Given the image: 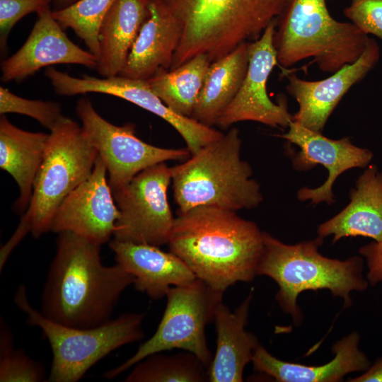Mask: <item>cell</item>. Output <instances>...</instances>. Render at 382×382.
I'll return each instance as SVG.
<instances>
[{"label":"cell","instance_id":"cell-1","mask_svg":"<svg viewBox=\"0 0 382 382\" xmlns=\"http://www.w3.org/2000/svg\"><path fill=\"white\" fill-rule=\"evenodd\" d=\"M56 244L40 311L52 321L75 328H93L110 320L134 277L117 263L104 265L100 245L75 233H58Z\"/></svg>","mask_w":382,"mask_h":382},{"label":"cell","instance_id":"cell-2","mask_svg":"<svg viewBox=\"0 0 382 382\" xmlns=\"http://www.w3.org/2000/svg\"><path fill=\"white\" fill-rule=\"evenodd\" d=\"M168 244L197 279L224 294L257 275L264 232L236 212L197 207L178 214Z\"/></svg>","mask_w":382,"mask_h":382},{"label":"cell","instance_id":"cell-3","mask_svg":"<svg viewBox=\"0 0 382 382\" xmlns=\"http://www.w3.org/2000/svg\"><path fill=\"white\" fill-rule=\"evenodd\" d=\"M182 26L170 70L199 54L212 63L258 40L285 0H161Z\"/></svg>","mask_w":382,"mask_h":382},{"label":"cell","instance_id":"cell-4","mask_svg":"<svg viewBox=\"0 0 382 382\" xmlns=\"http://www.w3.org/2000/svg\"><path fill=\"white\" fill-rule=\"evenodd\" d=\"M239 130L232 127L202 147L183 163L171 167L173 196L178 213L197 207L237 212L263 201L253 170L241 158Z\"/></svg>","mask_w":382,"mask_h":382},{"label":"cell","instance_id":"cell-5","mask_svg":"<svg viewBox=\"0 0 382 382\" xmlns=\"http://www.w3.org/2000/svg\"><path fill=\"white\" fill-rule=\"evenodd\" d=\"M98 151L79 125L64 117L49 133L28 209L10 239L1 247L0 267L28 234L35 238L51 231L64 199L91 174Z\"/></svg>","mask_w":382,"mask_h":382},{"label":"cell","instance_id":"cell-6","mask_svg":"<svg viewBox=\"0 0 382 382\" xmlns=\"http://www.w3.org/2000/svg\"><path fill=\"white\" fill-rule=\"evenodd\" d=\"M323 239L289 245L264 232V248L257 275L272 278L278 285L276 300L296 323L302 318L296 301L303 291L328 289L352 303L350 294L364 291L369 282L363 275V260L354 256L345 260L331 259L318 250Z\"/></svg>","mask_w":382,"mask_h":382},{"label":"cell","instance_id":"cell-7","mask_svg":"<svg viewBox=\"0 0 382 382\" xmlns=\"http://www.w3.org/2000/svg\"><path fill=\"white\" fill-rule=\"evenodd\" d=\"M369 39L352 23L335 19L325 0H285L273 44L284 69L311 59L320 71L332 74L355 62Z\"/></svg>","mask_w":382,"mask_h":382},{"label":"cell","instance_id":"cell-8","mask_svg":"<svg viewBox=\"0 0 382 382\" xmlns=\"http://www.w3.org/2000/svg\"><path fill=\"white\" fill-rule=\"evenodd\" d=\"M14 303L27 315L26 323L38 327L52 353L49 382H76L110 352L144 337V313H129L93 328H75L52 321L34 308L24 284Z\"/></svg>","mask_w":382,"mask_h":382},{"label":"cell","instance_id":"cell-9","mask_svg":"<svg viewBox=\"0 0 382 382\" xmlns=\"http://www.w3.org/2000/svg\"><path fill=\"white\" fill-rule=\"evenodd\" d=\"M223 295L197 278L190 284L170 287L166 296L163 315L152 337L128 359L105 372L103 377L111 380L151 354L174 349L193 353L209 367L212 357L205 328L214 320Z\"/></svg>","mask_w":382,"mask_h":382},{"label":"cell","instance_id":"cell-10","mask_svg":"<svg viewBox=\"0 0 382 382\" xmlns=\"http://www.w3.org/2000/svg\"><path fill=\"white\" fill-rule=\"evenodd\" d=\"M172 170L166 162L146 168L113 196L119 209L114 239L161 246L174 225L168 199Z\"/></svg>","mask_w":382,"mask_h":382},{"label":"cell","instance_id":"cell-11","mask_svg":"<svg viewBox=\"0 0 382 382\" xmlns=\"http://www.w3.org/2000/svg\"><path fill=\"white\" fill-rule=\"evenodd\" d=\"M76 113L106 167L112 193L147 168L191 156L187 148H162L144 142L137 137L133 124L117 126L110 123L98 113L88 98L78 100Z\"/></svg>","mask_w":382,"mask_h":382},{"label":"cell","instance_id":"cell-12","mask_svg":"<svg viewBox=\"0 0 382 382\" xmlns=\"http://www.w3.org/2000/svg\"><path fill=\"white\" fill-rule=\"evenodd\" d=\"M45 76L56 93L59 96H71L89 93L111 95L158 116L180 134L191 154L224 134L192 117L181 116L174 112L152 91L145 80L120 75L102 78L88 75L75 77L54 67L47 69Z\"/></svg>","mask_w":382,"mask_h":382},{"label":"cell","instance_id":"cell-13","mask_svg":"<svg viewBox=\"0 0 382 382\" xmlns=\"http://www.w3.org/2000/svg\"><path fill=\"white\" fill-rule=\"evenodd\" d=\"M275 21L261 37L248 42L249 64L243 83L234 99L224 111L216 125L226 129L234 123L253 121L275 127H288L293 121L286 101L275 103L267 91L268 78L278 64L273 44Z\"/></svg>","mask_w":382,"mask_h":382},{"label":"cell","instance_id":"cell-14","mask_svg":"<svg viewBox=\"0 0 382 382\" xmlns=\"http://www.w3.org/2000/svg\"><path fill=\"white\" fill-rule=\"evenodd\" d=\"M288 128L287 132L276 137L299 147L292 157L294 168L306 170L320 164L328 171L326 180L320 186L304 187L298 191L297 197L301 201H310L313 204L334 203L332 188L337 177L349 169L367 167L373 158L371 151L355 146L348 137L332 139L293 121Z\"/></svg>","mask_w":382,"mask_h":382},{"label":"cell","instance_id":"cell-15","mask_svg":"<svg viewBox=\"0 0 382 382\" xmlns=\"http://www.w3.org/2000/svg\"><path fill=\"white\" fill-rule=\"evenodd\" d=\"M107 174L106 167L98 154L90 176L57 209L52 231H71L100 245L110 241L119 209Z\"/></svg>","mask_w":382,"mask_h":382},{"label":"cell","instance_id":"cell-16","mask_svg":"<svg viewBox=\"0 0 382 382\" xmlns=\"http://www.w3.org/2000/svg\"><path fill=\"white\" fill-rule=\"evenodd\" d=\"M380 57L378 42L369 37L364 51L355 62L343 66L324 79L308 81L285 71L288 81L286 89L299 105L297 112L293 115V122L312 131L322 132L343 96L366 77Z\"/></svg>","mask_w":382,"mask_h":382},{"label":"cell","instance_id":"cell-17","mask_svg":"<svg viewBox=\"0 0 382 382\" xmlns=\"http://www.w3.org/2000/svg\"><path fill=\"white\" fill-rule=\"evenodd\" d=\"M52 12L50 6L37 13V21L24 44L3 60L2 82L21 81L43 67L56 64H79L96 69L97 57L73 42Z\"/></svg>","mask_w":382,"mask_h":382},{"label":"cell","instance_id":"cell-18","mask_svg":"<svg viewBox=\"0 0 382 382\" xmlns=\"http://www.w3.org/2000/svg\"><path fill=\"white\" fill-rule=\"evenodd\" d=\"M109 247L116 263L134 277L135 289L153 299L165 297L173 286L185 285L197 279L178 256L158 246L113 238L109 241Z\"/></svg>","mask_w":382,"mask_h":382},{"label":"cell","instance_id":"cell-19","mask_svg":"<svg viewBox=\"0 0 382 382\" xmlns=\"http://www.w3.org/2000/svg\"><path fill=\"white\" fill-rule=\"evenodd\" d=\"M150 14L132 45L122 76L147 80L170 70L182 37V26L161 0H150Z\"/></svg>","mask_w":382,"mask_h":382},{"label":"cell","instance_id":"cell-20","mask_svg":"<svg viewBox=\"0 0 382 382\" xmlns=\"http://www.w3.org/2000/svg\"><path fill=\"white\" fill-rule=\"evenodd\" d=\"M253 296L252 289L234 311H231L223 301L218 305L214 320L216 347L209 367V381H243L244 369L252 361L254 352L260 345L257 337L245 328Z\"/></svg>","mask_w":382,"mask_h":382},{"label":"cell","instance_id":"cell-21","mask_svg":"<svg viewBox=\"0 0 382 382\" xmlns=\"http://www.w3.org/2000/svg\"><path fill=\"white\" fill-rule=\"evenodd\" d=\"M359 335L352 332L332 346L334 358L321 366H307L279 360L259 345L252 362L255 370L280 382H335L348 374L364 371L370 361L359 348Z\"/></svg>","mask_w":382,"mask_h":382},{"label":"cell","instance_id":"cell-22","mask_svg":"<svg viewBox=\"0 0 382 382\" xmlns=\"http://www.w3.org/2000/svg\"><path fill=\"white\" fill-rule=\"evenodd\" d=\"M318 236L342 238L363 236L378 242L382 239V171L375 165L366 168L350 192L349 203L337 215L321 224Z\"/></svg>","mask_w":382,"mask_h":382},{"label":"cell","instance_id":"cell-23","mask_svg":"<svg viewBox=\"0 0 382 382\" xmlns=\"http://www.w3.org/2000/svg\"><path fill=\"white\" fill-rule=\"evenodd\" d=\"M150 0H116L99 32L100 54L97 71L102 77L123 70L141 28L150 14Z\"/></svg>","mask_w":382,"mask_h":382},{"label":"cell","instance_id":"cell-24","mask_svg":"<svg viewBox=\"0 0 382 382\" xmlns=\"http://www.w3.org/2000/svg\"><path fill=\"white\" fill-rule=\"evenodd\" d=\"M49 134L32 132L13 125L4 115L0 118V167L16 182L19 196L14 212L23 214L28 207L33 183L42 163Z\"/></svg>","mask_w":382,"mask_h":382},{"label":"cell","instance_id":"cell-25","mask_svg":"<svg viewBox=\"0 0 382 382\" xmlns=\"http://www.w3.org/2000/svg\"><path fill=\"white\" fill-rule=\"evenodd\" d=\"M249 64L248 42L213 62L207 74L192 118L212 127L238 93Z\"/></svg>","mask_w":382,"mask_h":382},{"label":"cell","instance_id":"cell-26","mask_svg":"<svg viewBox=\"0 0 382 382\" xmlns=\"http://www.w3.org/2000/svg\"><path fill=\"white\" fill-rule=\"evenodd\" d=\"M212 62L199 54L146 80L152 91L174 112L191 117Z\"/></svg>","mask_w":382,"mask_h":382},{"label":"cell","instance_id":"cell-27","mask_svg":"<svg viewBox=\"0 0 382 382\" xmlns=\"http://www.w3.org/2000/svg\"><path fill=\"white\" fill-rule=\"evenodd\" d=\"M125 382H205L209 367L185 351L173 355L151 354L133 366Z\"/></svg>","mask_w":382,"mask_h":382},{"label":"cell","instance_id":"cell-28","mask_svg":"<svg viewBox=\"0 0 382 382\" xmlns=\"http://www.w3.org/2000/svg\"><path fill=\"white\" fill-rule=\"evenodd\" d=\"M116 0H79L53 16L63 29L70 28L82 40L88 51L98 58L99 32L102 23Z\"/></svg>","mask_w":382,"mask_h":382},{"label":"cell","instance_id":"cell-29","mask_svg":"<svg viewBox=\"0 0 382 382\" xmlns=\"http://www.w3.org/2000/svg\"><path fill=\"white\" fill-rule=\"evenodd\" d=\"M44 366L21 349H15L13 336L6 323H0V381H47Z\"/></svg>","mask_w":382,"mask_h":382},{"label":"cell","instance_id":"cell-30","mask_svg":"<svg viewBox=\"0 0 382 382\" xmlns=\"http://www.w3.org/2000/svg\"><path fill=\"white\" fill-rule=\"evenodd\" d=\"M6 113L29 116L50 131L65 117L58 103L24 98L0 86V114Z\"/></svg>","mask_w":382,"mask_h":382},{"label":"cell","instance_id":"cell-31","mask_svg":"<svg viewBox=\"0 0 382 382\" xmlns=\"http://www.w3.org/2000/svg\"><path fill=\"white\" fill-rule=\"evenodd\" d=\"M52 0H0V48L4 53L8 35L24 16L50 7Z\"/></svg>","mask_w":382,"mask_h":382},{"label":"cell","instance_id":"cell-32","mask_svg":"<svg viewBox=\"0 0 382 382\" xmlns=\"http://www.w3.org/2000/svg\"><path fill=\"white\" fill-rule=\"evenodd\" d=\"M343 13L363 33L382 40V0H350Z\"/></svg>","mask_w":382,"mask_h":382},{"label":"cell","instance_id":"cell-33","mask_svg":"<svg viewBox=\"0 0 382 382\" xmlns=\"http://www.w3.org/2000/svg\"><path fill=\"white\" fill-rule=\"evenodd\" d=\"M359 253L366 260L369 283L374 285L382 282V239L362 246Z\"/></svg>","mask_w":382,"mask_h":382},{"label":"cell","instance_id":"cell-34","mask_svg":"<svg viewBox=\"0 0 382 382\" xmlns=\"http://www.w3.org/2000/svg\"><path fill=\"white\" fill-rule=\"evenodd\" d=\"M351 382H382V357L363 374L349 380Z\"/></svg>","mask_w":382,"mask_h":382},{"label":"cell","instance_id":"cell-35","mask_svg":"<svg viewBox=\"0 0 382 382\" xmlns=\"http://www.w3.org/2000/svg\"><path fill=\"white\" fill-rule=\"evenodd\" d=\"M78 1L79 0H52V2L58 7L56 10H58L66 8Z\"/></svg>","mask_w":382,"mask_h":382}]
</instances>
